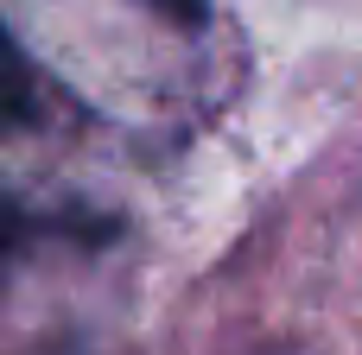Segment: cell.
I'll return each instance as SVG.
<instances>
[{"label":"cell","instance_id":"1","mask_svg":"<svg viewBox=\"0 0 362 355\" xmlns=\"http://www.w3.org/2000/svg\"><path fill=\"white\" fill-rule=\"evenodd\" d=\"M134 6H146L165 32H178V38H204L210 32V19H216V0H134Z\"/></svg>","mask_w":362,"mask_h":355}]
</instances>
